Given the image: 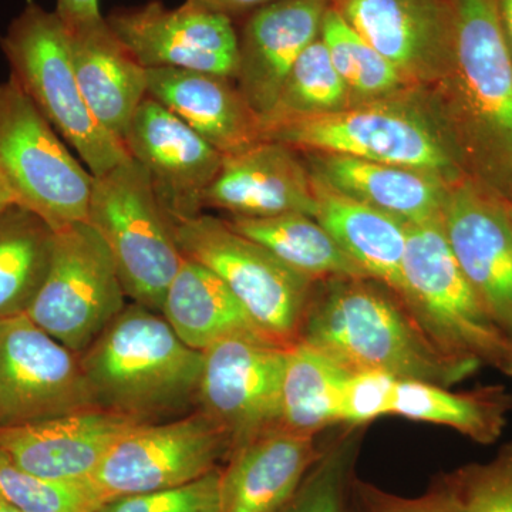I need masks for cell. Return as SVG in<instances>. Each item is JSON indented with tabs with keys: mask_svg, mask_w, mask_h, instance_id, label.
Wrapping results in <instances>:
<instances>
[{
	"mask_svg": "<svg viewBox=\"0 0 512 512\" xmlns=\"http://www.w3.org/2000/svg\"><path fill=\"white\" fill-rule=\"evenodd\" d=\"M498 18L512 59V0H497Z\"/></svg>",
	"mask_w": 512,
	"mask_h": 512,
	"instance_id": "obj_41",
	"label": "cell"
},
{
	"mask_svg": "<svg viewBox=\"0 0 512 512\" xmlns=\"http://www.w3.org/2000/svg\"><path fill=\"white\" fill-rule=\"evenodd\" d=\"M355 441L340 440L323 451L281 512H346L345 491Z\"/></svg>",
	"mask_w": 512,
	"mask_h": 512,
	"instance_id": "obj_35",
	"label": "cell"
},
{
	"mask_svg": "<svg viewBox=\"0 0 512 512\" xmlns=\"http://www.w3.org/2000/svg\"><path fill=\"white\" fill-rule=\"evenodd\" d=\"M352 106L348 87L336 72L320 37L303 50L286 77L274 109L261 127L339 113Z\"/></svg>",
	"mask_w": 512,
	"mask_h": 512,
	"instance_id": "obj_32",
	"label": "cell"
},
{
	"mask_svg": "<svg viewBox=\"0 0 512 512\" xmlns=\"http://www.w3.org/2000/svg\"><path fill=\"white\" fill-rule=\"evenodd\" d=\"M315 183L299 151L276 141L262 140L224 156L220 173L204 197V208L231 217L316 214Z\"/></svg>",
	"mask_w": 512,
	"mask_h": 512,
	"instance_id": "obj_20",
	"label": "cell"
},
{
	"mask_svg": "<svg viewBox=\"0 0 512 512\" xmlns=\"http://www.w3.org/2000/svg\"><path fill=\"white\" fill-rule=\"evenodd\" d=\"M399 296L444 355L503 369L512 343L461 271L440 218L407 225Z\"/></svg>",
	"mask_w": 512,
	"mask_h": 512,
	"instance_id": "obj_6",
	"label": "cell"
},
{
	"mask_svg": "<svg viewBox=\"0 0 512 512\" xmlns=\"http://www.w3.org/2000/svg\"><path fill=\"white\" fill-rule=\"evenodd\" d=\"M148 96L160 101L224 156L261 140V120L228 77L184 69H150Z\"/></svg>",
	"mask_w": 512,
	"mask_h": 512,
	"instance_id": "obj_23",
	"label": "cell"
},
{
	"mask_svg": "<svg viewBox=\"0 0 512 512\" xmlns=\"http://www.w3.org/2000/svg\"><path fill=\"white\" fill-rule=\"evenodd\" d=\"M55 12L67 29L103 19L99 0H56Z\"/></svg>",
	"mask_w": 512,
	"mask_h": 512,
	"instance_id": "obj_39",
	"label": "cell"
},
{
	"mask_svg": "<svg viewBox=\"0 0 512 512\" xmlns=\"http://www.w3.org/2000/svg\"><path fill=\"white\" fill-rule=\"evenodd\" d=\"M160 313L178 338L198 352L231 336L266 338L220 276L188 258L168 285Z\"/></svg>",
	"mask_w": 512,
	"mask_h": 512,
	"instance_id": "obj_26",
	"label": "cell"
},
{
	"mask_svg": "<svg viewBox=\"0 0 512 512\" xmlns=\"http://www.w3.org/2000/svg\"><path fill=\"white\" fill-rule=\"evenodd\" d=\"M126 292L103 238L87 222L55 231L52 262L26 315L76 353L126 308Z\"/></svg>",
	"mask_w": 512,
	"mask_h": 512,
	"instance_id": "obj_10",
	"label": "cell"
},
{
	"mask_svg": "<svg viewBox=\"0 0 512 512\" xmlns=\"http://www.w3.org/2000/svg\"><path fill=\"white\" fill-rule=\"evenodd\" d=\"M261 140L296 151H322L402 165L440 175L448 183L467 177L436 101L423 87L357 104L339 113L262 128Z\"/></svg>",
	"mask_w": 512,
	"mask_h": 512,
	"instance_id": "obj_4",
	"label": "cell"
},
{
	"mask_svg": "<svg viewBox=\"0 0 512 512\" xmlns=\"http://www.w3.org/2000/svg\"><path fill=\"white\" fill-rule=\"evenodd\" d=\"M174 235L181 255L220 276L266 338L282 346L299 339L315 282L222 218L200 214L174 222Z\"/></svg>",
	"mask_w": 512,
	"mask_h": 512,
	"instance_id": "obj_9",
	"label": "cell"
},
{
	"mask_svg": "<svg viewBox=\"0 0 512 512\" xmlns=\"http://www.w3.org/2000/svg\"><path fill=\"white\" fill-rule=\"evenodd\" d=\"M0 177L16 205L55 231L87 221L93 174L12 77L0 83Z\"/></svg>",
	"mask_w": 512,
	"mask_h": 512,
	"instance_id": "obj_8",
	"label": "cell"
},
{
	"mask_svg": "<svg viewBox=\"0 0 512 512\" xmlns=\"http://www.w3.org/2000/svg\"><path fill=\"white\" fill-rule=\"evenodd\" d=\"M450 66L429 92L464 174L512 200V59L497 0H450Z\"/></svg>",
	"mask_w": 512,
	"mask_h": 512,
	"instance_id": "obj_1",
	"label": "cell"
},
{
	"mask_svg": "<svg viewBox=\"0 0 512 512\" xmlns=\"http://www.w3.org/2000/svg\"><path fill=\"white\" fill-rule=\"evenodd\" d=\"M79 359L100 409L151 423L197 404L202 352L146 306H126Z\"/></svg>",
	"mask_w": 512,
	"mask_h": 512,
	"instance_id": "obj_3",
	"label": "cell"
},
{
	"mask_svg": "<svg viewBox=\"0 0 512 512\" xmlns=\"http://www.w3.org/2000/svg\"><path fill=\"white\" fill-rule=\"evenodd\" d=\"M0 512H22L12 505L6 504L5 501L0 500Z\"/></svg>",
	"mask_w": 512,
	"mask_h": 512,
	"instance_id": "obj_44",
	"label": "cell"
},
{
	"mask_svg": "<svg viewBox=\"0 0 512 512\" xmlns=\"http://www.w3.org/2000/svg\"><path fill=\"white\" fill-rule=\"evenodd\" d=\"M323 451L316 436L282 427L235 448L221 471V512H281Z\"/></svg>",
	"mask_w": 512,
	"mask_h": 512,
	"instance_id": "obj_22",
	"label": "cell"
},
{
	"mask_svg": "<svg viewBox=\"0 0 512 512\" xmlns=\"http://www.w3.org/2000/svg\"><path fill=\"white\" fill-rule=\"evenodd\" d=\"M328 2L330 3V5H335V3H338L339 0H328Z\"/></svg>",
	"mask_w": 512,
	"mask_h": 512,
	"instance_id": "obj_46",
	"label": "cell"
},
{
	"mask_svg": "<svg viewBox=\"0 0 512 512\" xmlns=\"http://www.w3.org/2000/svg\"><path fill=\"white\" fill-rule=\"evenodd\" d=\"M320 40L348 87L352 106L387 99L416 87L370 46L333 5L328 6L323 16Z\"/></svg>",
	"mask_w": 512,
	"mask_h": 512,
	"instance_id": "obj_31",
	"label": "cell"
},
{
	"mask_svg": "<svg viewBox=\"0 0 512 512\" xmlns=\"http://www.w3.org/2000/svg\"><path fill=\"white\" fill-rule=\"evenodd\" d=\"M0 500L22 512H94L103 505L89 483H57L0 454Z\"/></svg>",
	"mask_w": 512,
	"mask_h": 512,
	"instance_id": "obj_33",
	"label": "cell"
},
{
	"mask_svg": "<svg viewBox=\"0 0 512 512\" xmlns=\"http://www.w3.org/2000/svg\"><path fill=\"white\" fill-rule=\"evenodd\" d=\"M0 47L10 77L94 177L130 158L124 144L87 106L74 72L69 30L55 10L49 12L29 0L0 37Z\"/></svg>",
	"mask_w": 512,
	"mask_h": 512,
	"instance_id": "obj_5",
	"label": "cell"
},
{
	"mask_svg": "<svg viewBox=\"0 0 512 512\" xmlns=\"http://www.w3.org/2000/svg\"><path fill=\"white\" fill-rule=\"evenodd\" d=\"M501 372L505 373V375L512 377V349L510 356H508L507 362L504 363L503 369Z\"/></svg>",
	"mask_w": 512,
	"mask_h": 512,
	"instance_id": "obj_43",
	"label": "cell"
},
{
	"mask_svg": "<svg viewBox=\"0 0 512 512\" xmlns=\"http://www.w3.org/2000/svg\"><path fill=\"white\" fill-rule=\"evenodd\" d=\"M440 222L471 288L512 343V227L503 198L461 178L448 188Z\"/></svg>",
	"mask_w": 512,
	"mask_h": 512,
	"instance_id": "obj_15",
	"label": "cell"
},
{
	"mask_svg": "<svg viewBox=\"0 0 512 512\" xmlns=\"http://www.w3.org/2000/svg\"><path fill=\"white\" fill-rule=\"evenodd\" d=\"M147 421L97 409L0 429V454L57 483H87L111 447Z\"/></svg>",
	"mask_w": 512,
	"mask_h": 512,
	"instance_id": "obj_18",
	"label": "cell"
},
{
	"mask_svg": "<svg viewBox=\"0 0 512 512\" xmlns=\"http://www.w3.org/2000/svg\"><path fill=\"white\" fill-rule=\"evenodd\" d=\"M97 407L76 353L26 313L0 322V429Z\"/></svg>",
	"mask_w": 512,
	"mask_h": 512,
	"instance_id": "obj_12",
	"label": "cell"
},
{
	"mask_svg": "<svg viewBox=\"0 0 512 512\" xmlns=\"http://www.w3.org/2000/svg\"><path fill=\"white\" fill-rule=\"evenodd\" d=\"M440 483L458 512H512V443L493 460L458 468Z\"/></svg>",
	"mask_w": 512,
	"mask_h": 512,
	"instance_id": "obj_34",
	"label": "cell"
},
{
	"mask_svg": "<svg viewBox=\"0 0 512 512\" xmlns=\"http://www.w3.org/2000/svg\"><path fill=\"white\" fill-rule=\"evenodd\" d=\"M55 229L19 205L0 212V322L29 311L52 262Z\"/></svg>",
	"mask_w": 512,
	"mask_h": 512,
	"instance_id": "obj_30",
	"label": "cell"
},
{
	"mask_svg": "<svg viewBox=\"0 0 512 512\" xmlns=\"http://www.w3.org/2000/svg\"><path fill=\"white\" fill-rule=\"evenodd\" d=\"M225 222L313 282L329 278H367L311 215L291 212L264 218L229 217Z\"/></svg>",
	"mask_w": 512,
	"mask_h": 512,
	"instance_id": "obj_28",
	"label": "cell"
},
{
	"mask_svg": "<svg viewBox=\"0 0 512 512\" xmlns=\"http://www.w3.org/2000/svg\"><path fill=\"white\" fill-rule=\"evenodd\" d=\"M511 412L512 393L504 386L451 392L439 384L399 380L390 416L450 427L487 446L503 436Z\"/></svg>",
	"mask_w": 512,
	"mask_h": 512,
	"instance_id": "obj_27",
	"label": "cell"
},
{
	"mask_svg": "<svg viewBox=\"0 0 512 512\" xmlns=\"http://www.w3.org/2000/svg\"><path fill=\"white\" fill-rule=\"evenodd\" d=\"M357 493L363 512H458L456 504L441 483L429 493L414 498L387 494L363 483L357 485Z\"/></svg>",
	"mask_w": 512,
	"mask_h": 512,
	"instance_id": "obj_38",
	"label": "cell"
},
{
	"mask_svg": "<svg viewBox=\"0 0 512 512\" xmlns=\"http://www.w3.org/2000/svg\"><path fill=\"white\" fill-rule=\"evenodd\" d=\"M123 144L146 171L173 222L202 214L224 154L151 96L138 106Z\"/></svg>",
	"mask_w": 512,
	"mask_h": 512,
	"instance_id": "obj_16",
	"label": "cell"
},
{
	"mask_svg": "<svg viewBox=\"0 0 512 512\" xmlns=\"http://www.w3.org/2000/svg\"><path fill=\"white\" fill-rule=\"evenodd\" d=\"M106 22L147 70H195L235 79L238 30L227 16L185 2L171 9L151 0L137 8L116 9Z\"/></svg>",
	"mask_w": 512,
	"mask_h": 512,
	"instance_id": "obj_14",
	"label": "cell"
},
{
	"mask_svg": "<svg viewBox=\"0 0 512 512\" xmlns=\"http://www.w3.org/2000/svg\"><path fill=\"white\" fill-rule=\"evenodd\" d=\"M350 370L296 340L285 348L281 386V427L303 436L340 424L343 389Z\"/></svg>",
	"mask_w": 512,
	"mask_h": 512,
	"instance_id": "obj_29",
	"label": "cell"
},
{
	"mask_svg": "<svg viewBox=\"0 0 512 512\" xmlns=\"http://www.w3.org/2000/svg\"><path fill=\"white\" fill-rule=\"evenodd\" d=\"M336 9L412 86L431 89L453 55L450 0H339Z\"/></svg>",
	"mask_w": 512,
	"mask_h": 512,
	"instance_id": "obj_17",
	"label": "cell"
},
{
	"mask_svg": "<svg viewBox=\"0 0 512 512\" xmlns=\"http://www.w3.org/2000/svg\"><path fill=\"white\" fill-rule=\"evenodd\" d=\"M504 200V198H503ZM505 208H507L508 218H510L512 227V200H504Z\"/></svg>",
	"mask_w": 512,
	"mask_h": 512,
	"instance_id": "obj_45",
	"label": "cell"
},
{
	"mask_svg": "<svg viewBox=\"0 0 512 512\" xmlns=\"http://www.w3.org/2000/svg\"><path fill=\"white\" fill-rule=\"evenodd\" d=\"M328 0H275L245 18L238 30L234 82L259 120L274 109L286 77L320 37Z\"/></svg>",
	"mask_w": 512,
	"mask_h": 512,
	"instance_id": "obj_19",
	"label": "cell"
},
{
	"mask_svg": "<svg viewBox=\"0 0 512 512\" xmlns=\"http://www.w3.org/2000/svg\"><path fill=\"white\" fill-rule=\"evenodd\" d=\"M298 340L350 372L380 370L399 380L451 387L480 370L444 355L403 299L370 278L315 282Z\"/></svg>",
	"mask_w": 512,
	"mask_h": 512,
	"instance_id": "obj_2",
	"label": "cell"
},
{
	"mask_svg": "<svg viewBox=\"0 0 512 512\" xmlns=\"http://www.w3.org/2000/svg\"><path fill=\"white\" fill-rule=\"evenodd\" d=\"M285 348L239 335L202 352L197 404L227 434L231 451L281 427Z\"/></svg>",
	"mask_w": 512,
	"mask_h": 512,
	"instance_id": "obj_13",
	"label": "cell"
},
{
	"mask_svg": "<svg viewBox=\"0 0 512 512\" xmlns=\"http://www.w3.org/2000/svg\"><path fill=\"white\" fill-rule=\"evenodd\" d=\"M272 2L275 0H185L187 5L194 8L220 13L232 20L247 18L255 10L264 8Z\"/></svg>",
	"mask_w": 512,
	"mask_h": 512,
	"instance_id": "obj_40",
	"label": "cell"
},
{
	"mask_svg": "<svg viewBox=\"0 0 512 512\" xmlns=\"http://www.w3.org/2000/svg\"><path fill=\"white\" fill-rule=\"evenodd\" d=\"M220 481L214 470L180 487L116 498L94 512H221Z\"/></svg>",
	"mask_w": 512,
	"mask_h": 512,
	"instance_id": "obj_36",
	"label": "cell"
},
{
	"mask_svg": "<svg viewBox=\"0 0 512 512\" xmlns=\"http://www.w3.org/2000/svg\"><path fill=\"white\" fill-rule=\"evenodd\" d=\"M313 183L319 224L367 278L389 286L399 295L407 225L386 212L329 190L315 178Z\"/></svg>",
	"mask_w": 512,
	"mask_h": 512,
	"instance_id": "obj_25",
	"label": "cell"
},
{
	"mask_svg": "<svg viewBox=\"0 0 512 512\" xmlns=\"http://www.w3.org/2000/svg\"><path fill=\"white\" fill-rule=\"evenodd\" d=\"M12 205H15V200H13L12 194H10L8 187L0 177V212L8 210Z\"/></svg>",
	"mask_w": 512,
	"mask_h": 512,
	"instance_id": "obj_42",
	"label": "cell"
},
{
	"mask_svg": "<svg viewBox=\"0 0 512 512\" xmlns=\"http://www.w3.org/2000/svg\"><path fill=\"white\" fill-rule=\"evenodd\" d=\"M309 173L329 190L386 212L406 225L439 220L451 184L440 175L343 154L299 151Z\"/></svg>",
	"mask_w": 512,
	"mask_h": 512,
	"instance_id": "obj_21",
	"label": "cell"
},
{
	"mask_svg": "<svg viewBox=\"0 0 512 512\" xmlns=\"http://www.w3.org/2000/svg\"><path fill=\"white\" fill-rule=\"evenodd\" d=\"M67 30L84 100L101 126L123 143L148 96L147 69L114 35L106 18Z\"/></svg>",
	"mask_w": 512,
	"mask_h": 512,
	"instance_id": "obj_24",
	"label": "cell"
},
{
	"mask_svg": "<svg viewBox=\"0 0 512 512\" xmlns=\"http://www.w3.org/2000/svg\"><path fill=\"white\" fill-rule=\"evenodd\" d=\"M399 379L380 370L350 373L340 406V424L350 429L390 416L394 389Z\"/></svg>",
	"mask_w": 512,
	"mask_h": 512,
	"instance_id": "obj_37",
	"label": "cell"
},
{
	"mask_svg": "<svg viewBox=\"0 0 512 512\" xmlns=\"http://www.w3.org/2000/svg\"><path fill=\"white\" fill-rule=\"evenodd\" d=\"M227 453V434L198 410L131 430L111 447L87 483L106 504L192 483L217 470L218 460Z\"/></svg>",
	"mask_w": 512,
	"mask_h": 512,
	"instance_id": "obj_11",
	"label": "cell"
},
{
	"mask_svg": "<svg viewBox=\"0 0 512 512\" xmlns=\"http://www.w3.org/2000/svg\"><path fill=\"white\" fill-rule=\"evenodd\" d=\"M86 222L106 242L127 298L160 312L184 256L174 222L136 160L93 178Z\"/></svg>",
	"mask_w": 512,
	"mask_h": 512,
	"instance_id": "obj_7",
	"label": "cell"
}]
</instances>
